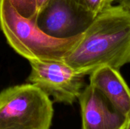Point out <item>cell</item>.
<instances>
[{
    "instance_id": "obj_7",
    "label": "cell",
    "mask_w": 130,
    "mask_h": 129,
    "mask_svg": "<svg viewBox=\"0 0 130 129\" xmlns=\"http://www.w3.org/2000/svg\"><path fill=\"white\" fill-rule=\"evenodd\" d=\"M89 84L96 88L118 113L129 119L130 87L120 69L103 65L89 75Z\"/></svg>"
},
{
    "instance_id": "obj_8",
    "label": "cell",
    "mask_w": 130,
    "mask_h": 129,
    "mask_svg": "<svg viewBox=\"0 0 130 129\" xmlns=\"http://www.w3.org/2000/svg\"><path fill=\"white\" fill-rule=\"evenodd\" d=\"M82 11L94 18L104 9L113 5L115 0H73Z\"/></svg>"
},
{
    "instance_id": "obj_11",
    "label": "cell",
    "mask_w": 130,
    "mask_h": 129,
    "mask_svg": "<svg viewBox=\"0 0 130 129\" xmlns=\"http://www.w3.org/2000/svg\"><path fill=\"white\" fill-rule=\"evenodd\" d=\"M48 2V0H37V4H38V12L44 6V5Z\"/></svg>"
},
{
    "instance_id": "obj_1",
    "label": "cell",
    "mask_w": 130,
    "mask_h": 129,
    "mask_svg": "<svg viewBox=\"0 0 130 129\" xmlns=\"http://www.w3.org/2000/svg\"><path fill=\"white\" fill-rule=\"evenodd\" d=\"M62 60L86 76L103 65L130 64V9L118 4L101 11Z\"/></svg>"
},
{
    "instance_id": "obj_12",
    "label": "cell",
    "mask_w": 130,
    "mask_h": 129,
    "mask_svg": "<svg viewBox=\"0 0 130 129\" xmlns=\"http://www.w3.org/2000/svg\"><path fill=\"white\" fill-rule=\"evenodd\" d=\"M125 129H130V116L129 117V119H128V122H127V124L126 125Z\"/></svg>"
},
{
    "instance_id": "obj_9",
    "label": "cell",
    "mask_w": 130,
    "mask_h": 129,
    "mask_svg": "<svg viewBox=\"0 0 130 129\" xmlns=\"http://www.w3.org/2000/svg\"><path fill=\"white\" fill-rule=\"evenodd\" d=\"M14 9L23 17L36 21L38 14L37 0H8Z\"/></svg>"
},
{
    "instance_id": "obj_6",
    "label": "cell",
    "mask_w": 130,
    "mask_h": 129,
    "mask_svg": "<svg viewBox=\"0 0 130 129\" xmlns=\"http://www.w3.org/2000/svg\"><path fill=\"white\" fill-rule=\"evenodd\" d=\"M82 129H125L128 118L116 111L92 85L85 87L78 97Z\"/></svg>"
},
{
    "instance_id": "obj_4",
    "label": "cell",
    "mask_w": 130,
    "mask_h": 129,
    "mask_svg": "<svg viewBox=\"0 0 130 129\" xmlns=\"http://www.w3.org/2000/svg\"><path fill=\"white\" fill-rule=\"evenodd\" d=\"M30 65L31 70L27 82L38 87L53 102L72 105L86 86V75L63 60H35L30 61Z\"/></svg>"
},
{
    "instance_id": "obj_2",
    "label": "cell",
    "mask_w": 130,
    "mask_h": 129,
    "mask_svg": "<svg viewBox=\"0 0 130 129\" xmlns=\"http://www.w3.org/2000/svg\"><path fill=\"white\" fill-rule=\"evenodd\" d=\"M0 27L10 46L29 62L62 60L82 34L69 38L51 36L36 21L21 16L8 0H0Z\"/></svg>"
},
{
    "instance_id": "obj_10",
    "label": "cell",
    "mask_w": 130,
    "mask_h": 129,
    "mask_svg": "<svg viewBox=\"0 0 130 129\" xmlns=\"http://www.w3.org/2000/svg\"><path fill=\"white\" fill-rule=\"evenodd\" d=\"M115 2H117L118 4L130 9V0H115Z\"/></svg>"
},
{
    "instance_id": "obj_3",
    "label": "cell",
    "mask_w": 130,
    "mask_h": 129,
    "mask_svg": "<svg viewBox=\"0 0 130 129\" xmlns=\"http://www.w3.org/2000/svg\"><path fill=\"white\" fill-rule=\"evenodd\" d=\"M53 115V100L33 84L0 92V129H50Z\"/></svg>"
},
{
    "instance_id": "obj_5",
    "label": "cell",
    "mask_w": 130,
    "mask_h": 129,
    "mask_svg": "<svg viewBox=\"0 0 130 129\" xmlns=\"http://www.w3.org/2000/svg\"><path fill=\"white\" fill-rule=\"evenodd\" d=\"M93 20L73 0H48L39 11L36 23L51 36L69 38L82 33Z\"/></svg>"
}]
</instances>
